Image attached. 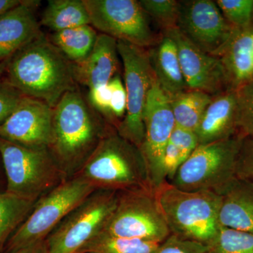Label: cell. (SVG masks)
Returning a JSON list of instances; mask_svg holds the SVG:
<instances>
[{"instance_id": "13", "label": "cell", "mask_w": 253, "mask_h": 253, "mask_svg": "<svg viewBox=\"0 0 253 253\" xmlns=\"http://www.w3.org/2000/svg\"><path fill=\"white\" fill-rule=\"evenodd\" d=\"M176 28L196 47L217 58L236 29L212 0L179 1Z\"/></svg>"}, {"instance_id": "9", "label": "cell", "mask_w": 253, "mask_h": 253, "mask_svg": "<svg viewBox=\"0 0 253 253\" xmlns=\"http://www.w3.org/2000/svg\"><path fill=\"white\" fill-rule=\"evenodd\" d=\"M119 191L99 189L88 196L44 240L49 253H81L101 234L117 204Z\"/></svg>"}, {"instance_id": "8", "label": "cell", "mask_w": 253, "mask_h": 253, "mask_svg": "<svg viewBox=\"0 0 253 253\" xmlns=\"http://www.w3.org/2000/svg\"><path fill=\"white\" fill-rule=\"evenodd\" d=\"M101 234L161 244L170 235L157 191L137 189L119 191L116 208Z\"/></svg>"}, {"instance_id": "27", "label": "cell", "mask_w": 253, "mask_h": 253, "mask_svg": "<svg viewBox=\"0 0 253 253\" xmlns=\"http://www.w3.org/2000/svg\"><path fill=\"white\" fill-rule=\"evenodd\" d=\"M158 244L142 240L123 239L100 234L81 253H154Z\"/></svg>"}, {"instance_id": "17", "label": "cell", "mask_w": 253, "mask_h": 253, "mask_svg": "<svg viewBox=\"0 0 253 253\" xmlns=\"http://www.w3.org/2000/svg\"><path fill=\"white\" fill-rule=\"evenodd\" d=\"M118 41L105 34L98 35L90 54L73 63L76 83L89 89L106 85L118 72Z\"/></svg>"}, {"instance_id": "31", "label": "cell", "mask_w": 253, "mask_h": 253, "mask_svg": "<svg viewBox=\"0 0 253 253\" xmlns=\"http://www.w3.org/2000/svg\"><path fill=\"white\" fill-rule=\"evenodd\" d=\"M215 2L232 27L241 29L252 25L253 0H217Z\"/></svg>"}, {"instance_id": "6", "label": "cell", "mask_w": 253, "mask_h": 253, "mask_svg": "<svg viewBox=\"0 0 253 253\" xmlns=\"http://www.w3.org/2000/svg\"><path fill=\"white\" fill-rule=\"evenodd\" d=\"M6 192L37 201L67 178L47 148H29L0 138Z\"/></svg>"}, {"instance_id": "12", "label": "cell", "mask_w": 253, "mask_h": 253, "mask_svg": "<svg viewBox=\"0 0 253 253\" xmlns=\"http://www.w3.org/2000/svg\"><path fill=\"white\" fill-rule=\"evenodd\" d=\"M145 137L140 147L148 169L150 184L157 191L166 181L163 154L176 126L169 96L155 79L144 112Z\"/></svg>"}, {"instance_id": "22", "label": "cell", "mask_w": 253, "mask_h": 253, "mask_svg": "<svg viewBox=\"0 0 253 253\" xmlns=\"http://www.w3.org/2000/svg\"><path fill=\"white\" fill-rule=\"evenodd\" d=\"M40 23L54 33L91 25L83 0H49Z\"/></svg>"}, {"instance_id": "34", "label": "cell", "mask_w": 253, "mask_h": 253, "mask_svg": "<svg viewBox=\"0 0 253 253\" xmlns=\"http://www.w3.org/2000/svg\"><path fill=\"white\" fill-rule=\"evenodd\" d=\"M236 177L253 182V136H244L236 167Z\"/></svg>"}, {"instance_id": "41", "label": "cell", "mask_w": 253, "mask_h": 253, "mask_svg": "<svg viewBox=\"0 0 253 253\" xmlns=\"http://www.w3.org/2000/svg\"><path fill=\"white\" fill-rule=\"evenodd\" d=\"M252 24L253 25V17H252Z\"/></svg>"}, {"instance_id": "16", "label": "cell", "mask_w": 253, "mask_h": 253, "mask_svg": "<svg viewBox=\"0 0 253 253\" xmlns=\"http://www.w3.org/2000/svg\"><path fill=\"white\" fill-rule=\"evenodd\" d=\"M38 0H21L0 16V63L12 57L42 33L36 13Z\"/></svg>"}, {"instance_id": "10", "label": "cell", "mask_w": 253, "mask_h": 253, "mask_svg": "<svg viewBox=\"0 0 253 253\" xmlns=\"http://www.w3.org/2000/svg\"><path fill=\"white\" fill-rule=\"evenodd\" d=\"M118 51L124 68L126 111L116 131L140 149L145 137V106L156 76L149 49L118 41Z\"/></svg>"}, {"instance_id": "39", "label": "cell", "mask_w": 253, "mask_h": 253, "mask_svg": "<svg viewBox=\"0 0 253 253\" xmlns=\"http://www.w3.org/2000/svg\"><path fill=\"white\" fill-rule=\"evenodd\" d=\"M42 253H49L46 252V250H45V249H44V251H43Z\"/></svg>"}, {"instance_id": "32", "label": "cell", "mask_w": 253, "mask_h": 253, "mask_svg": "<svg viewBox=\"0 0 253 253\" xmlns=\"http://www.w3.org/2000/svg\"><path fill=\"white\" fill-rule=\"evenodd\" d=\"M111 101H110L109 122L117 128L125 118L126 111V94L124 82L119 73L108 83Z\"/></svg>"}, {"instance_id": "3", "label": "cell", "mask_w": 253, "mask_h": 253, "mask_svg": "<svg viewBox=\"0 0 253 253\" xmlns=\"http://www.w3.org/2000/svg\"><path fill=\"white\" fill-rule=\"evenodd\" d=\"M73 176L83 178L96 190L153 189L140 149L120 135L114 127L110 128Z\"/></svg>"}, {"instance_id": "30", "label": "cell", "mask_w": 253, "mask_h": 253, "mask_svg": "<svg viewBox=\"0 0 253 253\" xmlns=\"http://www.w3.org/2000/svg\"><path fill=\"white\" fill-rule=\"evenodd\" d=\"M238 133L253 136V81L235 90Z\"/></svg>"}, {"instance_id": "36", "label": "cell", "mask_w": 253, "mask_h": 253, "mask_svg": "<svg viewBox=\"0 0 253 253\" xmlns=\"http://www.w3.org/2000/svg\"><path fill=\"white\" fill-rule=\"evenodd\" d=\"M21 0H0V16L21 3Z\"/></svg>"}, {"instance_id": "24", "label": "cell", "mask_w": 253, "mask_h": 253, "mask_svg": "<svg viewBox=\"0 0 253 253\" xmlns=\"http://www.w3.org/2000/svg\"><path fill=\"white\" fill-rule=\"evenodd\" d=\"M169 97L176 126L195 132L213 96L202 91L187 89Z\"/></svg>"}, {"instance_id": "7", "label": "cell", "mask_w": 253, "mask_h": 253, "mask_svg": "<svg viewBox=\"0 0 253 253\" xmlns=\"http://www.w3.org/2000/svg\"><path fill=\"white\" fill-rule=\"evenodd\" d=\"M244 136L199 144L169 184L185 191H210L221 195L236 179V167Z\"/></svg>"}, {"instance_id": "20", "label": "cell", "mask_w": 253, "mask_h": 253, "mask_svg": "<svg viewBox=\"0 0 253 253\" xmlns=\"http://www.w3.org/2000/svg\"><path fill=\"white\" fill-rule=\"evenodd\" d=\"M221 196L220 226L253 234V182L236 178Z\"/></svg>"}, {"instance_id": "23", "label": "cell", "mask_w": 253, "mask_h": 253, "mask_svg": "<svg viewBox=\"0 0 253 253\" xmlns=\"http://www.w3.org/2000/svg\"><path fill=\"white\" fill-rule=\"evenodd\" d=\"M98 34L91 25L54 32L49 40L71 63L85 59L94 47Z\"/></svg>"}, {"instance_id": "4", "label": "cell", "mask_w": 253, "mask_h": 253, "mask_svg": "<svg viewBox=\"0 0 253 253\" xmlns=\"http://www.w3.org/2000/svg\"><path fill=\"white\" fill-rule=\"evenodd\" d=\"M156 191L171 234L206 246L212 241L220 227V195L183 191L168 181Z\"/></svg>"}, {"instance_id": "37", "label": "cell", "mask_w": 253, "mask_h": 253, "mask_svg": "<svg viewBox=\"0 0 253 253\" xmlns=\"http://www.w3.org/2000/svg\"><path fill=\"white\" fill-rule=\"evenodd\" d=\"M44 249V244H42L27 248V249L20 250V251L12 253H42Z\"/></svg>"}, {"instance_id": "15", "label": "cell", "mask_w": 253, "mask_h": 253, "mask_svg": "<svg viewBox=\"0 0 253 253\" xmlns=\"http://www.w3.org/2000/svg\"><path fill=\"white\" fill-rule=\"evenodd\" d=\"M163 33L170 37L176 43L188 89L202 91L212 96L229 90L219 58L196 47L177 28Z\"/></svg>"}, {"instance_id": "11", "label": "cell", "mask_w": 253, "mask_h": 253, "mask_svg": "<svg viewBox=\"0 0 253 253\" xmlns=\"http://www.w3.org/2000/svg\"><path fill=\"white\" fill-rule=\"evenodd\" d=\"M91 26L101 34L139 47H152L158 40L148 15L136 0H83Z\"/></svg>"}, {"instance_id": "26", "label": "cell", "mask_w": 253, "mask_h": 253, "mask_svg": "<svg viewBox=\"0 0 253 253\" xmlns=\"http://www.w3.org/2000/svg\"><path fill=\"white\" fill-rule=\"evenodd\" d=\"M194 131L175 126L163 154V171L166 180L172 181L178 169L197 147Z\"/></svg>"}, {"instance_id": "29", "label": "cell", "mask_w": 253, "mask_h": 253, "mask_svg": "<svg viewBox=\"0 0 253 253\" xmlns=\"http://www.w3.org/2000/svg\"><path fill=\"white\" fill-rule=\"evenodd\" d=\"M139 3L148 16L152 18L163 32L177 27L179 1L140 0Z\"/></svg>"}, {"instance_id": "14", "label": "cell", "mask_w": 253, "mask_h": 253, "mask_svg": "<svg viewBox=\"0 0 253 253\" xmlns=\"http://www.w3.org/2000/svg\"><path fill=\"white\" fill-rule=\"evenodd\" d=\"M54 109L25 96L0 126V138L29 148H47L52 138Z\"/></svg>"}, {"instance_id": "18", "label": "cell", "mask_w": 253, "mask_h": 253, "mask_svg": "<svg viewBox=\"0 0 253 253\" xmlns=\"http://www.w3.org/2000/svg\"><path fill=\"white\" fill-rule=\"evenodd\" d=\"M195 134L199 144L225 140L239 134L235 91L229 89L213 96Z\"/></svg>"}, {"instance_id": "19", "label": "cell", "mask_w": 253, "mask_h": 253, "mask_svg": "<svg viewBox=\"0 0 253 253\" xmlns=\"http://www.w3.org/2000/svg\"><path fill=\"white\" fill-rule=\"evenodd\" d=\"M228 89H237L253 81V25L236 28L219 57Z\"/></svg>"}, {"instance_id": "33", "label": "cell", "mask_w": 253, "mask_h": 253, "mask_svg": "<svg viewBox=\"0 0 253 253\" xmlns=\"http://www.w3.org/2000/svg\"><path fill=\"white\" fill-rule=\"evenodd\" d=\"M206 250V245L170 234L154 253H205Z\"/></svg>"}, {"instance_id": "40", "label": "cell", "mask_w": 253, "mask_h": 253, "mask_svg": "<svg viewBox=\"0 0 253 253\" xmlns=\"http://www.w3.org/2000/svg\"><path fill=\"white\" fill-rule=\"evenodd\" d=\"M3 192H6V191H1V190L0 189V193H3Z\"/></svg>"}, {"instance_id": "35", "label": "cell", "mask_w": 253, "mask_h": 253, "mask_svg": "<svg viewBox=\"0 0 253 253\" xmlns=\"http://www.w3.org/2000/svg\"><path fill=\"white\" fill-rule=\"evenodd\" d=\"M24 96L16 88L4 81L0 86V126L14 112Z\"/></svg>"}, {"instance_id": "38", "label": "cell", "mask_w": 253, "mask_h": 253, "mask_svg": "<svg viewBox=\"0 0 253 253\" xmlns=\"http://www.w3.org/2000/svg\"><path fill=\"white\" fill-rule=\"evenodd\" d=\"M5 62L0 63V86L4 83Z\"/></svg>"}, {"instance_id": "28", "label": "cell", "mask_w": 253, "mask_h": 253, "mask_svg": "<svg viewBox=\"0 0 253 253\" xmlns=\"http://www.w3.org/2000/svg\"><path fill=\"white\" fill-rule=\"evenodd\" d=\"M205 253H253V234L220 226Z\"/></svg>"}, {"instance_id": "5", "label": "cell", "mask_w": 253, "mask_h": 253, "mask_svg": "<svg viewBox=\"0 0 253 253\" xmlns=\"http://www.w3.org/2000/svg\"><path fill=\"white\" fill-rule=\"evenodd\" d=\"M95 191L94 186L79 176L62 181L36 201L8 241L4 253L43 244L56 226Z\"/></svg>"}, {"instance_id": "2", "label": "cell", "mask_w": 253, "mask_h": 253, "mask_svg": "<svg viewBox=\"0 0 253 253\" xmlns=\"http://www.w3.org/2000/svg\"><path fill=\"white\" fill-rule=\"evenodd\" d=\"M88 104L77 87L63 95L54 109L48 150L67 179L81 169L111 127Z\"/></svg>"}, {"instance_id": "21", "label": "cell", "mask_w": 253, "mask_h": 253, "mask_svg": "<svg viewBox=\"0 0 253 253\" xmlns=\"http://www.w3.org/2000/svg\"><path fill=\"white\" fill-rule=\"evenodd\" d=\"M149 51L155 76L165 92L172 96L187 90L177 47L172 38L163 33Z\"/></svg>"}, {"instance_id": "1", "label": "cell", "mask_w": 253, "mask_h": 253, "mask_svg": "<svg viewBox=\"0 0 253 253\" xmlns=\"http://www.w3.org/2000/svg\"><path fill=\"white\" fill-rule=\"evenodd\" d=\"M4 81L53 109L63 95L78 87L73 63L42 32L5 61Z\"/></svg>"}, {"instance_id": "25", "label": "cell", "mask_w": 253, "mask_h": 253, "mask_svg": "<svg viewBox=\"0 0 253 253\" xmlns=\"http://www.w3.org/2000/svg\"><path fill=\"white\" fill-rule=\"evenodd\" d=\"M36 202L0 193V253H4L8 241L28 217Z\"/></svg>"}]
</instances>
